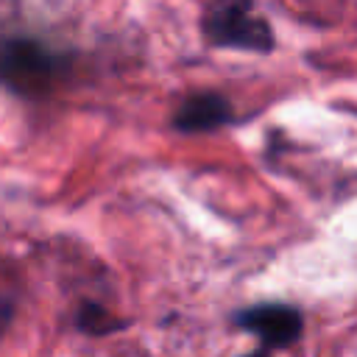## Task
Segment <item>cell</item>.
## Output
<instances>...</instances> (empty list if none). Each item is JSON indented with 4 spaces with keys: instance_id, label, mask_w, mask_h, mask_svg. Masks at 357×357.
I'll use <instances>...</instances> for the list:
<instances>
[{
    "instance_id": "2",
    "label": "cell",
    "mask_w": 357,
    "mask_h": 357,
    "mask_svg": "<svg viewBox=\"0 0 357 357\" xmlns=\"http://www.w3.org/2000/svg\"><path fill=\"white\" fill-rule=\"evenodd\" d=\"M204 36L209 45L229 50L271 53L276 47L273 28L251 11L248 0H218L204 14Z\"/></svg>"
},
{
    "instance_id": "1",
    "label": "cell",
    "mask_w": 357,
    "mask_h": 357,
    "mask_svg": "<svg viewBox=\"0 0 357 357\" xmlns=\"http://www.w3.org/2000/svg\"><path fill=\"white\" fill-rule=\"evenodd\" d=\"M64 59L39 39L8 36L0 42V86L20 98H39L53 89Z\"/></svg>"
},
{
    "instance_id": "6",
    "label": "cell",
    "mask_w": 357,
    "mask_h": 357,
    "mask_svg": "<svg viewBox=\"0 0 357 357\" xmlns=\"http://www.w3.org/2000/svg\"><path fill=\"white\" fill-rule=\"evenodd\" d=\"M11 318H14V301L0 296V337L6 335V329L11 326Z\"/></svg>"
},
{
    "instance_id": "7",
    "label": "cell",
    "mask_w": 357,
    "mask_h": 357,
    "mask_svg": "<svg viewBox=\"0 0 357 357\" xmlns=\"http://www.w3.org/2000/svg\"><path fill=\"white\" fill-rule=\"evenodd\" d=\"M245 357H268L265 351H254V354H245Z\"/></svg>"
},
{
    "instance_id": "3",
    "label": "cell",
    "mask_w": 357,
    "mask_h": 357,
    "mask_svg": "<svg viewBox=\"0 0 357 357\" xmlns=\"http://www.w3.org/2000/svg\"><path fill=\"white\" fill-rule=\"evenodd\" d=\"M234 324L251 332L268 349H287L304 332L301 312L293 304H282V301H265V304H251L245 310H237Z\"/></svg>"
},
{
    "instance_id": "5",
    "label": "cell",
    "mask_w": 357,
    "mask_h": 357,
    "mask_svg": "<svg viewBox=\"0 0 357 357\" xmlns=\"http://www.w3.org/2000/svg\"><path fill=\"white\" fill-rule=\"evenodd\" d=\"M128 324L117 315H112L103 304L98 301H81L78 310H75V329L84 332V335H92V337H106L112 332H120L126 329Z\"/></svg>"
},
{
    "instance_id": "4",
    "label": "cell",
    "mask_w": 357,
    "mask_h": 357,
    "mask_svg": "<svg viewBox=\"0 0 357 357\" xmlns=\"http://www.w3.org/2000/svg\"><path fill=\"white\" fill-rule=\"evenodd\" d=\"M231 117H234V109H231L229 98H223L218 92H195L178 103L170 123L176 131L204 134V131L223 128L226 123H231Z\"/></svg>"
}]
</instances>
